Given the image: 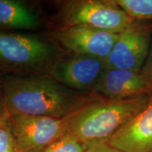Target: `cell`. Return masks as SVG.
Returning <instances> with one entry per match:
<instances>
[{
  "label": "cell",
  "mask_w": 152,
  "mask_h": 152,
  "mask_svg": "<svg viewBox=\"0 0 152 152\" xmlns=\"http://www.w3.org/2000/svg\"><path fill=\"white\" fill-rule=\"evenodd\" d=\"M0 89L10 115L64 118L102 97L79 93L42 74L2 75Z\"/></svg>",
  "instance_id": "6da1fadb"
},
{
  "label": "cell",
  "mask_w": 152,
  "mask_h": 152,
  "mask_svg": "<svg viewBox=\"0 0 152 152\" xmlns=\"http://www.w3.org/2000/svg\"><path fill=\"white\" fill-rule=\"evenodd\" d=\"M151 96L121 100L101 97L66 117L67 133L86 145L107 142L147 106Z\"/></svg>",
  "instance_id": "7a4b0ae2"
},
{
  "label": "cell",
  "mask_w": 152,
  "mask_h": 152,
  "mask_svg": "<svg viewBox=\"0 0 152 152\" xmlns=\"http://www.w3.org/2000/svg\"><path fill=\"white\" fill-rule=\"evenodd\" d=\"M58 60L54 47L41 38L0 30L2 75H47Z\"/></svg>",
  "instance_id": "3957f363"
},
{
  "label": "cell",
  "mask_w": 152,
  "mask_h": 152,
  "mask_svg": "<svg viewBox=\"0 0 152 152\" xmlns=\"http://www.w3.org/2000/svg\"><path fill=\"white\" fill-rule=\"evenodd\" d=\"M64 27L85 25L118 34L134 21L112 0H70L62 3L59 13Z\"/></svg>",
  "instance_id": "277c9868"
},
{
  "label": "cell",
  "mask_w": 152,
  "mask_h": 152,
  "mask_svg": "<svg viewBox=\"0 0 152 152\" xmlns=\"http://www.w3.org/2000/svg\"><path fill=\"white\" fill-rule=\"evenodd\" d=\"M151 35L152 22L134 20L118 33L105 60L106 68L140 71L149 54Z\"/></svg>",
  "instance_id": "5b68a950"
},
{
  "label": "cell",
  "mask_w": 152,
  "mask_h": 152,
  "mask_svg": "<svg viewBox=\"0 0 152 152\" xmlns=\"http://www.w3.org/2000/svg\"><path fill=\"white\" fill-rule=\"evenodd\" d=\"M9 129L22 152H38L67 133V119L10 115Z\"/></svg>",
  "instance_id": "8992f818"
},
{
  "label": "cell",
  "mask_w": 152,
  "mask_h": 152,
  "mask_svg": "<svg viewBox=\"0 0 152 152\" xmlns=\"http://www.w3.org/2000/svg\"><path fill=\"white\" fill-rule=\"evenodd\" d=\"M118 34L109 33L85 25L63 27L55 38L64 48L75 54L87 55L105 61Z\"/></svg>",
  "instance_id": "52a82bcc"
},
{
  "label": "cell",
  "mask_w": 152,
  "mask_h": 152,
  "mask_svg": "<svg viewBox=\"0 0 152 152\" xmlns=\"http://www.w3.org/2000/svg\"><path fill=\"white\" fill-rule=\"evenodd\" d=\"M106 69L105 61L87 55L74 54L60 59L53 66L48 75L72 90H94Z\"/></svg>",
  "instance_id": "ba28073f"
},
{
  "label": "cell",
  "mask_w": 152,
  "mask_h": 152,
  "mask_svg": "<svg viewBox=\"0 0 152 152\" xmlns=\"http://www.w3.org/2000/svg\"><path fill=\"white\" fill-rule=\"evenodd\" d=\"M92 92L109 99H127L151 96L152 85L140 71L106 68Z\"/></svg>",
  "instance_id": "9c48e42d"
},
{
  "label": "cell",
  "mask_w": 152,
  "mask_h": 152,
  "mask_svg": "<svg viewBox=\"0 0 152 152\" xmlns=\"http://www.w3.org/2000/svg\"><path fill=\"white\" fill-rule=\"evenodd\" d=\"M107 142L123 152H152V95L147 106Z\"/></svg>",
  "instance_id": "30bf717a"
},
{
  "label": "cell",
  "mask_w": 152,
  "mask_h": 152,
  "mask_svg": "<svg viewBox=\"0 0 152 152\" xmlns=\"http://www.w3.org/2000/svg\"><path fill=\"white\" fill-rule=\"evenodd\" d=\"M39 25V16L26 4L16 0H0V30H30Z\"/></svg>",
  "instance_id": "8fae6325"
},
{
  "label": "cell",
  "mask_w": 152,
  "mask_h": 152,
  "mask_svg": "<svg viewBox=\"0 0 152 152\" xmlns=\"http://www.w3.org/2000/svg\"><path fill=\"white\" fill-rule=\"evenodd\" d=\"M135 20H152V0H112Z\"/></svg>",
  "instance_id": "7c38bea8"
},
{
  "label": "cell",
  "mask_w": 152,
  "mask_h": 152,
  "mask_svg": "<svg viewBox=\"0 0 152 152\" xmlns=\"http://www.w3.org/2000/svg\"><path fill=\"white\" fill-rule=\"evenodd\" d=\"M87 146L69 133L38 152H85Z\"/></svg>",
  "instance_id": "4fadbf2b"
},
{
  "label": "cell",
  "mask_w": 152,
  "mask_h": 152,
  "mask_svg": "<svg viewBox=\"0 0 152 152\" xmlns=\"http://www.w3.org/2000/svg\"><path fill=\"white\" fill-rule=\"evenodd\" d=\"M0 152H22L9 128H0Z\"/></svg>",
  "instance_id": "5bb4252c"
},
{
  "label": "cell",
  "mask_w": 152,
  "mask_h": 152,
  "mask_svg": "<svg viewBox=\"0 0 152 152\" xmlns=\"http://www.w3.org/2000/svg\"><path fill=\"white\" fill-rule=\"evenodd\" d=\"M87 146L85 152H123L111 147L106 141L94 142Z\"/></svg>",
  "instance_id": "9a60e30c"
},
{
  "label": "cell",
  "mask_w": 152,
  "mask_h": 152,
  "mask_svg": "<svg viewBox=\"0 0 152 152\" xmlns=\"http://www.w3.org/2000/svg\"><path fill=\"white\" fill-rule=\"evenodd\" d=\"M9 115L4 99L2 93L0 89V128H9Z\"/></svg>",
  "instance_id": "2e32d148"
},
{
  "label": "cell",
  "mask_w": 152,
  "mask_h": 152,
  "mask_svg": "<svg viewBox=\"0 0 152 152\" xmlns=\"http://www.w3.org/2000/svg\"><path fill=\"white\" fill-rule=\"evenodd\" d=\"M144 77L147 79V80L152 85V40L150 46L149 54L147 55V58L142 68L140 70Z\"/></svg>",
  "instance_id": "e0dca14e"
}]
</instances>
